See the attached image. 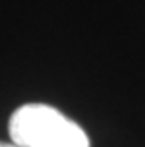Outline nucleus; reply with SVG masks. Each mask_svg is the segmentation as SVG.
I'll return each mask as SVG.
<instances>
[{
    "instance_id": "nucleus-1",
    "label": "nucleus",
    "mask_w": 145,
    "mask_h": 147,
    "mask_svg": "<svg viewBox=\"0 0 145 147\" xmlns=\"http://www.w3.org/2000/svg\"><path fill=\"white\" fill-rule=\"evenodd\" d=\"M9 135L19 147H89L82 128L46 103L17 107L9 119Z\"/></svg>"
},
{
    "instance_id": "nucleus-2",
    "label": "nucleus",
    "mask_w": 145,
    "mask_h": 147,
    "mask_svg": "<svg viewBox=\"0 0 145 147\" xmlns=\"http://www.w3.org/2000/svg\"><path fill=\"white\" fill-rule=\"evenodd\" d=\"M0 147H19L16 144H5V142H0Z\"/></svg>"
}]
</instances>
